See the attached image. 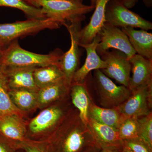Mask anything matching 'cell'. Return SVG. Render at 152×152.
<instances>
[{
	"label": "cell",
	"instance_id": "obj_8",
	"mask_svg": "<svg viewBox=\"0 0 152 152\" xmlns=\"http://www.w3.org/2000/svg\"><path fill=\"white\" fill-rule=\"evenodd\" d=\"M131 92L129 97L116 107L123 121L129 118L138 119L152 112V85L140 87Z\"/></svg>",
	"mask_w": 152,
	"mask_h": 152
},
{
	"label": "cell",
	"instance_id": "obj_19",
	"mask_svg": "<svg viewBox=\"0 0 152 152\" xmlns=\"http://www.w3.org/2000/svg\"><path fill=\"white\" fill-rule=\"evenodd\" d=\"M127 36L136 54L152 60V34L144 30H137L131 27L122 28Z\"/></svg>",
	"mask_w": 152,
	"mask_h": 152
},
{
	"label": "cell",
	"instance_id": "obj_18",
	"mask_svg": "<svg viewBox=\"0 0 152 152\" xmlns=\"http://www.w3.org/2000/svg\"><path fill=\"white\" fill-rule=\"evenodd\" d=\"M70 86L65 80L39 89L37 94L38 109H43L58 101L67 98Z\"/></svg>",
	"mask_w": 152,
	"mask_h": 152
},
{
	"label": "cell",
	"instance_id": "obj_35",
	"mask_svg": "<svg viewBox=\"0 0 152 152\" xmlns=\"http://www.w3.org/2000/svg\"><path fill=\"white\" fill-rule=\"evenodd\" d=\"M90 1H91V5L95 7L97 0H90Z\"/></svg>",
	"mask_w": 152,
	"mask_h": 152
},
{
	"label": "cell",
	"instance_id": "obj_2",
	"mask_svg": "<svg viewBox=\"0 0 152 152\" xmlns=\"http://www.w3.org/2000/svg\"><path fill=\"white\" fill-rule=\"evenodd\" d=\"M67 98L42 109L27 123V140L44 141L51 136L72 108Z\"/></svg>",
	"mask_w": 152,
	"mask_h": 152
},
{
	"label": "cell",
	"instance_id": "obj_9",
	"mask_svg": "<svg viewBox=\"0 0 152 152\" xmlns=\"http://www.w3.org/2000/svg\"><path fill=\"white\" fill-rule=\"evenodd\" d=\"M81 21L67 23L65 26L69 33L71 39L70 48L64 53L60 61V67L64 76L67 84L71 87L73 77L79 69L80 53V33L81 28Z\"/></svg>",
	"mask_w": 152,
	"mask_h": 152
},
{
	"label": "cell",
	"instance_id": "obj_6",
	"mask_svg": "<svg viewBox=\"0 0 152 152\" xmlns=\"http://www.w3.org/2000/svg\"><path fill=\"white\" fill-rule=\"evenodd\" d=\"M105 21L118 28L152 29V23L129 10L121 0H109L106 7Z\"/></svg>",
	"mask_w": 152,
	"mask_h": 152
},
{
	"label": "cell",
	"instance_id": "obj_26",
	"mask_svg": "<svg viewBox=\"0 0 152 152\" xmlns=\"http://www.w3.org/2000/svg\"><path fill=\"white\" fill-rule=\"evenodd\" d=\"M139 138L152 151V113L138 118Z\"/></svg>",
	"mask_w": 152,
	"mask_h": 152
},
{
	"label": "cell",
	"instance_id": "obj_24",
	"mask_svg": "<svg viewBox=\"0 0 152 152\" xmlns=\"http://www.w3.org/2000/svg\"><path fill=\"white\" fill-rule=\"evenodd\" d=\"M9 94L17 108L26 115L27 113L38 109L37 92L28 90H11Z\"/></svg>",
	"mask_w": 152,
	"mask_h": 152
},
{
	"label": "cell",
	"instance_id": "obj_22",
	"mask_svg": "<svg viewBox=\"0 0 152 152\" xmlns=\"http://www.w3.org/2000/svg\"><path fill=\"white\" fill-rule=\"evenodd\" d=\"M9 91L4 68L0 65V118L12 114L26 118V114L20 111L14 105Z\"/></svg>",
	"mask_w": 152,
	"mask_h": 152
},
{
	"label": "cell",
	"instance_id": "obj_7",
	"mask_svg": "<svg viewBox=\"0 0 152 152\" xmlns=\"http://www.w3.org/2000/svg\"><path fill=\"white\" fill-rule=\"evenodd\" d=\"M94 81L102 107H116L129 97L132 92L129 88L114 83L101 70L94 73Z\"/></svg>",
	"mask_w": 152,
	"mask_h": 152
},
{
	"label": "cell",
	"instance_id": "obj_29",
	"mask_svg": "<svg viewBox=\"0 0 152 152\" xmlns=\"http://www.w3.org/2000/svg\"><path fill=\"white\" fill-rule=\"evenodd\" d=\"M123 146L132 152H152L149 148L139 138L123 140Z\"/></svg>",
	"mask_w": 152,
	"mask_h": 152
},
{
	"label": "cell",
	"instance_id": "obj_13",
	"mask_svg": "<svg viewBox=\"0 0 152 152\" xmlns=\"http://www.w3.org/2000/svg\"><path fill=\"white\" fill-rule=\"evenodd\" d=\"M10 90L25 89L37 92L34 79L35 67L25 66H4Z\"/></svg>",
	"mask_w": 152,
	"mask_h": 152
},
{
	"label": "cell",
	"instance_id": "obj_37",
	"mask_svg": "<svg viewBox=\"0 0 152 152\" xmlns=\"http://www.w3.org/2000/svg\"><path fill=\"white\" fill-rule=\"evenodd\" d=\"M77 1H80L82 2H83V0H77Z\"/></svg>",
	"mask_w": 152,
	"mask_h": 152
},
{
	"label": "cell",
	"instance_id": "obj_25",
	"mask_svg": "<svg viewBox=\"0 0 152 152\" xmlns=\"http://www.w3.org/2000/svg\"><path fill=\"white\" fill-rule=\"evenodd\" d=\"M0 7H8L22 11L27 19H45L41 9L30 5L23 0H0Z\"/></svg>",
	"mask_w": 152,
	"mask_h": 152
},
{
	"label": "cell",
	"instance_id": "obj_28",
	"mask_svg": "<svg viewBox=\"0 0 152 152\" xmlns=\"http://www.w3.org/2000/svg\"><path fill=\"white\" fill-rule=\"evenodd\" d=\"M14 142L19 150H23L25 152H52L45 141H38L27 139L24 141Z\"/></svg>",
	"mask_w": 152,
	"mask_h": 152
},
{
	"label": "cell",
	"instance_id": "obj_3",
	"mask_svg": "<svg viewBox=\"0 0 152 152\" xmlns=\"http://www.w3.org/2000/svg\"><path fill=\"white\" fill-rule=\"evenodd\" d=\"M31 5L40 8L46 18L59 23L61 26L67 23L83 21L85 15L95 8L86 5L77 0H23Z\"/></svg>",
	"mask_w": 152,
	"mask_h": 152
},
{
	"label": "cell",
	"instance_id": "obj_23",
	"mask_svg": "<svg viewBox=\"0 0 152 152\" xmlns=\"http://www.w3.org/2000/svg\"><path fill=\"white\" fill-rule=\"evenodd\" d=\"M34 76L39 89L65 80L64 74L60 66L58 65L36 68L34 71Z\"/></svg>",
	"mask_w": 152,
	"mask_h": 152
},
{
	"label": "cell",
	"instance_id": "obj_30",
	"mask_svg": "<svg viewBox=\"0 0 152 152\" xmlns=\"http://www.w3.org/2000/svg\"><path fill=\"white\" fill-rule=\"evenodd\" d=\"M18 150L14 142L0 134V152H18Z\"/></svg>",
	"mask_w": 152,
	"mask_h": 152
},
{
	"label": "cell",
	"instance_id": "obj_27",
	"mask_svg": "<svg viewBox=\"0 0 152 152\" xmlns=\"http://www.w3.org/2000/svg\"><path fill=\"white\" fill-rule=\"evenodd\" d=\"M118 130L120 138L122 141L139 138L138 119L129 118L124 120Z\"/></svg>",
	"mask_w": 152,
	"mask_h": 152
},
{
	"label": "cell",
	"instance_id": "obj_31",
	"mask_svg": "<svg viewBox=\"0 0 152 152\" xmlns=\"http://www.w3.org/2000/svg\"><path fill=\"white\" fill-rule=\"evenodd\" d=\"M123 148L110 147L102 148L100 152H121Z\"/></svg>",
	"mask_w": 152,
	"mask_h": 152
},
{
	"label": "cell",
	"instance_id": "obj_15",
	"mask_svg": "<svg viewBox=\"0 0 152 152\" xmlns=\"http://www.w3.org/2000/svg\"><path fill=\"white\" fill-rule=\"evenodd\" d=\"M88 126L97 145L101 149L105 147L123 148V141L120 138L118 129L89 118Z\"/></svg>",
	"mask_w": 152,
	"mask_h": 152
},
{
	"label": "cell",
	"instance_id": "obj_14",
	"mask_svg": "<svg viewBox=\"0 0 152 152\" xmlns=\"http://www.w3.org/2000/svg\"><path fill=\"white\" fill-rule=\"evenodd\" d=\"M129 60L132 73L128 88L131 91L140 87L152 85V60L136 54Z\"/></svg>",
	"mask_w": 152,
	"mask_h": 152
},
{
	"label": "cell",
	"instance_id": "obj_21",
	"mask_svg": "<svg viewBox=\"0 0 152 152\" xmlns=\"http://www.w3.org/2000/svg\"><path fill=\"white\" fill-rule=\"evenodd\" d=\"M98 122L118 129L123 120L116 108H106L97 106L91 102L89 109L88 118Z\"/></svg>",
	"mask_w": 152,
	"mask_h": 152
},
{
	"label": "cell",
	"instance_id": "obj_12",
	"mask_svg": "<svg viewBox=\"0 0 152 152\" xmlns=\"http://www.w3.org/2000/svg\"><path fill=\"white\" fill-rule=\"evenodd\" d=\"M99 41V34L92 42L87 44H79L80 47L84 48L86 51L87 56L84 64L74 74L72 83H83L90 72L96 70L105 69L107 64L96 52V48Z\"/></svg>",
	"mask_w": 152,
	"mask_h": 152
},
{
	"label": "cell",
	"instance_id": "obj_1",
	"mask_svg": "<svg viewBox=\"0 0 152 152\" xmlns=\"http://www.w3.org/2000/svg\"><path fill=\"white\" fill-rule=\"evenodd\" d=\"M45 141L52 152H88L99 147L88 125L81 120L77 110L72 108Z\"/></svg>",
	"mask_w": 152,
	"mask_h": 152
},
{
	"label": "cell",
	"instance_id": "obj_4",
	"mask_svg": "<svg viewBox=\"0 0 152 152\" xmlns=\"http://www.w3.org/2000/svg\"><path fill=\"white\" fill-rule=\"evenodd\" d=\"M64 53L57 48L48 54H40L22 48L18 39L12 42L4 50L0 58V65L4 66L39 67L50 65L60 66Z\"/></svg>",
	"mask_w": 152,
	"mask_h": 152
},
{
	"label": "cell",
	"instance_id": "obj_16",
	"mask_svg": "<svg viewBox=\"0 0 152 152\" xmlns=\"http://www.w3.org/2000/svg\"><path fill=\"white\" fill-rule=\"evenodd\" d=\"M109 0H97L90 22L80 33V44L90 43L100 32L105 23V9Z\"/></svg>",
	"mask_w": 152,
	"mask_h": 152
},
{
	"label": "cell",
	"instance_id": "obj_20",
	"mask_svg": "<svg viewBox=\"0 0 152 152\" xmlns=\"http://www.w3.org/2000/svg\"><path fill=\"white\" fill-rule=\"evenodd\" d=\"M72 102L79 112V116L85 125L88 122V112L91 101L85 83H72L70 94Z\"/></svg>",
	"mask_w": 152,
	"mask_h": 152
},
{
	"label": "cell",
	"instance_id": "obj_17",
	"mask_svg": "<svg viewBox=\"0 0 152 152\" xmlns=\"http://www.w3.org/2000/svg\"><path fill=\"white\" fill-rule=\"evenodd\" d=\"M24 118L15 114L0 118V134L13 142L26 140L28 123Z\"/></svg>",
	"mask_w": 152,
	"mask_h": 152
},
{
	"label": "cell",
	"instance_id": "obj_10",
	"mask_svg": "<svg viewBox=\"0 0 152 152\" xmlns=\"http://www.w3.org/2000/svg\"><path fill=\"white\" fill-rule=\"evenodd\" d=\"M99 35V41L96 48L98 54L111 48L122 52L129 59L136 54L127 36L119 28L105 22Z\"/></svg>",
	"mask_w": 152,
	"mask_h": 152
},
{
	"label": "cell",
	"instance_id": "obj_11",
	"mask_svg": "<svg viewBox=\"0 0 152 152\" xmlns=\"http://www.w3.org/2000/svg\"><path fill=\"white\" fill-rule=\"evenodd\" d=\"M99 55L107 64L105 69L101 70L102 72L107 77L129 88L132 66L127 56L116 50L102 52Z\"/></svg>",
	"mask_w": 152,
	"mask_h": 152
},
{
	"label": "cell",
	"instance_id": "obj_33",
	"mask_svg": "<svg viewBox=\"0 0 152 152\" xmlns=\"http://www.w3.org/2000/svg\"><path fill=\"white\" fill-rule=\"evenodd\" d=\"M101 149L99 147H96L94 148L93 149L91 150L88 152H100Z\"/></svg>",
	"mask_w": 152,
	"mask_h": 152
},
{
	"label": "cell",
	"instance_id": "obj_36",
	"mask_svg": "<svg viewBox=\"0 0 152 152\" xmlns=\"http://www.w3.org/2000/svg\"><path fill=\"white\" fill-rule=\"evenodd\" d=\"M3 50H1L0 48V58H1V56L2 54Z\"/></svg>",
	"mask_w": 152,
	"mask_h": 152
},
{
	"label": "cell",
	"instance_id": "obj_32",
	"mask_svg": "<svg viewBox=\"0 0 152 152\" xmlns=\"http://www.w3.org/2000/svg\"><path fill=\"white\" fill-rule=\"evenodd\" d=\"M122 1L127 8L131 9L134 7L139 0H121Z\"/></svg>",
	"mask_w": 152,
	"mask_h": 152
},
{
	"label": "cell",
	"instance_id": "obj_5",
	"mask_svg": "<svg viewBox=\"0 0 152 152\" xmlns=\"http://www.w3.org/2000/svg\"><path fill=\"white\" fill-rule=\"evenodd\" d=\"M61 25L52 19H31L8 23H0V48L4 50L19 38L34 36L45 29L59 28Z\"/></svg>",
	"mask_w": 152,
	"mask_h": 152
},
{
	"label": "cell",
	"instance_id": "obj_34",
	"mask_svg": "<svg viewBox=\"0 0 152 152\" xmlns=\"http://www.w3.org/2000/svg\"><path fill=\"white\" fill-rule=\"evenodd\" d=\"M121 152H132L130 150L128 149L127 148L123 146V149L122 150Z\"/></svg>",
	"mask_w": 152,
	"mask_h": 152
}]
</instances>
